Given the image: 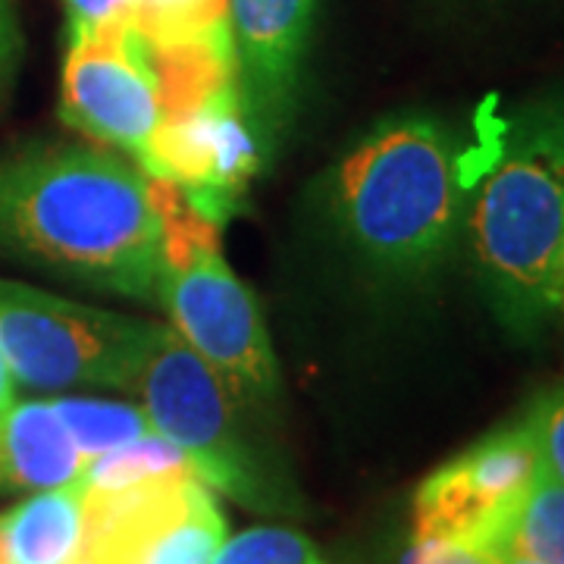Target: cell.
Returning <instances> with one entry per match:
<instances>
[{
  "label": "cell",
  "instance_id": "obj_11",
  "mask_svg": "<svg viewBox=\"0 0 564 564\" xmlns=\"http://www.w3.org/2000/svg\"><path fill=\"white\" fill-rule=\"evenodd\" d=\"M0 452L13 492H41L76 484L88 464L51 402L3 408Z\"/></svg>",
  "mask_w": 564,
  "mask_h": 564
},
{
  "label": "cell",
  "instance_id": "obj_4",
  "mask_svg": "<svg viewBox=\"0 0 564 564\" xmlns=\"http://www.w3.org/2000/svg\"><path fill=\"white\" fill-rule=\"evenodd\" d=\"M154 430L210 489L267 518H302L304 499L258 417L173 326L154 323L129 389Z\"/></svg>",
  "mask_w": 564,
  "mask_h": 564
},
{
  "label": "cell",
  "instance_id": "obj_1",
  "mask_svg": "<svg viewBox=\"0 0 564 564\" xmlns=\"http://www.w3.org/2000/svg\"><path fill=\"white\" fill-rule=\"evenodd\" d=\"M0 258L158 304L161 217L148 173L95 144L0 158Z\"/></svg>",
  "mask_w": 564,
  "mask_h": 564
},
{
  "label": "cell",
  "instance_id": "obj_16",
  "mask_svg": "<svg viewBox=\"0 0 564 564\" xmlns=\"http://www.w3.org/2000/svg\"><path fill=\"white\" fill-rule=\"evenodd\" d=\"M226 540V518L210 486L198 484L185 514L151 543L141 564H210Z\"/></svg>",
  "mask_w": 564,
  "mask_h": 564
},
{
  "label": "cell",
  "instance_id": "obj_22",
  "mask_svg": "<svg viewBox=\"0 0 564 564\" xmlns=\"http://www.w3.org/2000/svg\"><path fill=\"white\" fill-rule=\"evenodd\" d=\"M22 57V29L17 0H0V95L13 82Z\"/></svg>",
  "mask_w": 564,
  "mask_h": 564
},
{
  "label": "cell",
  "instance_id": "obj_17",
  "mask_svg": "<svg viewBox=\"0 0 564 564\" xmlns=\"http://www.w3.org/2000/svg\"><path fill=\"white\" fill-rule=\"evenodd\" d=\"M188 467H192V462L182 455V448H176L161 433H148L135 443L120 445L113 452H104L98 458H91L82 470L79 484L85 489H120V486L148 480V477L188 470Z\"/></svg>",
  "mask_w": 564,
  "mask_h": 564
},
{
  "label": "cell",
  "instance_id": "obj_5",
  "mask_svg": "<svg viewBox=\"0 0 564 564\" xmlns=\"http://www.w3.org/2000/svg\"><path fill=\"white\" fill-rule=\"evenodd\" d=\"M148 180L161 217L158 304L236 399L270 417L280 402V367L261 307L223 258L220 223L204 217L173 182Z\"/></svg>",
  "mask_w": 564,
  "mask_h": 564
},
{
  "label": "cell",
  "instance_id": "obj_24",
  "mask_svg": "<svg viewBox=\"0 0 564 564\" xmlns=\"http://www.w3.org/2000/svg\"><path fill=\"white\" fill-rule=\"evenodd\" d=\"M499 564H543V562H533V558H524V555H496Z\"/></svg>",
  "mask_w": 564,
  "mask_h": 564
},
{
  "label": "cell",
  "instance_id": "obj_18",
  "mask_svg": "<svg viewBox=\"0 0 564 564\" xmlns=\"http://www.w3.org/2000/svg\"><path fill=\"white\" fill-rule=\"evenodd\" d=\"M210 564H326L317 545L285 527H254L223 540Z\"/></svg>",
  "mask_w": 564,
  "mask_h": 564
},
{
  "label": "cell",
  "instance_id": "obj_13",
  "mask_svg": "<svg viewBox=\"0 0 564 564\" xmlns=\"http://www.w3.org/2000/svg\"><path fill=\"white\" fill-rule=\"evenodd\" d=\"M132 22L154 47H232L229 0H139Z\"/></svg>",
  "mask_w": 564,
  "mask_h": 564
},
{
  "label": "cell",
  "instance_id": "obj_3",
  "mask_svg": "<svg viewBox=\"0 0 564 564\" xmlns=\"http://www.w3.org/2000/svg\"><path fill=\"white\" fill-rule=\"evenodd\" d=\"M464 158L430 117L370 129L339 163L333 198L345 239L383 273H423L445 254L462 217Z\"/></svg>",
  "mask_w": 564,
  "mask_h": 564
},
{
  "label": "cell",
  "instance_id": "obj_10",
  "mask_svg": "<svg viewBox=\"0 0 564 564\" xmlns=\"http://www.w3.org/2000/svg\"><path fill=\"white\" fill-rule=\"evenodd\" d=\"M317 0H229V35L245 110L276 141L295 107Z\"/></svg>",
  "mask_w": 564,
  "mask_h": 564
},
{
  "label": "cell",
  "instance_id": "obj_12",
  "mask_svg": "<svg viewBox=\"0 0 564 564\" xmlns=\"http://www.w3.org/2000/svg\"><path fill=\"white\" fill-rule=\"evenodd\" d=\"M85 489H41L0 514V564H79Z\"/></svg>",
  "mask_w": 564,
  "mask_h": 564
},
{
  "label": "cell",
  "instance_id": "obj_6",
  "mask_svg": "<svg viewBox=\"0 0 564 564\" xmlns=\"http://www.w3.org/2000/svg\"><path fill=\"white\" fill-rule=\"evenodd\" d=\"M154 323L0 280V351L32 389H129Z\"/></svg>",
  "mask_w": 564,
  "mask_h": 564
},
{
  "label": "cell",
  "instance_id": "obj_23",
  "mask_svg": "<svg viewBox=\"0 0 564 564\" xmlns=\"http://www.w3.org/2000/svg\"><path fill=\"white\" fill-rule=\"evenodd\" d=\"M13 386H17L13 370H10V364H7L3 351H0V411L13 404Z\"/></svg>",
  "mask_w": 564,
  "mask_h": 564
},
{
  "label": "cell",
  "instance_id": "obj_21",
  "mask_svg": "<svg viewBox=\"0 0 564 564\" xmlns=\"http://www.w3.org/2000/svg\"><path fill=\"white\" fill-rule=\"evenodd\" d=\"M402 564H499V558L486 549L445 543V540H414L404 552Z\"/></svg>",
  "mask_w": 564,
  "mask_h": 564
},
{
  "label": "cell",
  "instance_id": "obj_8",
  "mask_svg": "<svg viewBox=\"0 0 564 564\" xmlns=\"http://www.w3.org/2000/svg\"><path fill=\"white\" fill-rule=\"evenodd\" d=\"M540 467L527 421L489 433L414 492V540H445L496 555Z\"/></svg>",
  "mask_w": 564,
  "mask_h": 564
},
{
  "label": "cell",
  "instance_id": "obj_20",
  "mask_svg": "<svg viewBox=\"0 0 564 564\" xmlns=\"http://www.w3.org/2000/svg\"><path fill=\"white\" fill-rule=\"evenodd\" d=\"M69 41L98 35L110 25L132 22L139 0H63Z\"/></svg>",
  "mask_w": 564,
  "mask_h": 564
},
{
  "label": "cell",
  "instance_id": "obj_7",
  "mask_svg": "<svg viewBox=\"0 0 564 564\" xmlns=\"http://www.w3.org/2000/svg\"><path fill=\"white\" fill-rule=\"evenodd\" d=\"M61 117L82 135L144 166L163 122V85L154 47L135 22L69 41Z\"/></svg>",
  "mask_w": 564,
  "mask_h": 564
},
{
  "label": "cell",
  "instance_id": "obj_2",
  "mask_svg": "<svg viewBox=\"0 0 564 564\" xmlns=\"http://www.w3.org/2000/svg\"><path fill=\"white\" fill-rule=\"evenodd\" d=\"M496 314L536 333L564 311V104H533L505 126L467 217Z\"/></svg>",
  "mask_w": 564,
  "mask_h": 564
},
{
  "label": "cell",
  "instance_id": "obj_15",
  "mask_svg": "<svg viewBox=\"0 0 564 564\" xmlns=\"http://www.w3.org/2000/svg\"><path fill=\"white\" fill-rule=\"evenodd\" d=\"M51 404L66 423L73 443L79 445L85 462L98 458L104 452H113L120 445L135 443L148 433H158L139 404L95 402V399H57Z\"/></svg>",
  "mask_w": 564,
  "mask_h": 564
},
{
  "label": "cell",
  "instance_id": "obj_14",
  "mask_svg": "<svg viewBox=\"0 0 564 564\" xmlns=\"http://www.w3.org/2000/svg\"><path fill=\"white\" fill-rule=\"evenodd\" d=\"M496 555H524L543 564H564V484L540 467L527 499L505 530Z\"/></svg>",
  "mask_w": 564,
  "mask_h": 564
},
{
  "label": "cell",
  "instance_id": "obj_9",
  "mask_svg": "<svg viewBox=\"0 0 564 564\" xmlns=\"http://www.w3.org/2000/svg\"><path fill=\"white\" fill-rule=\"evenodd\" d=\"M261 132L245 110L239 82L163 117L144 173L173 182L214 223H226L261 173Z\"/></svg>",
  "mask_w": 564,
  "mask_h": 564
},
{
  "label": "cell",
  "instance_id": "obj_19",
  "mask_svg": "<svg viewBox=\"0 0 564 564\" xmlns=\"http://www.w3.org/2000/svg\"><path fill=\"white\" fill-rule=\"evenodd\" d=\"M524 421L533 433L543 467L564 484V383L543 392L527 411Z\"/></svg>",
  "mask_w": 564,
  "mask_h": 564
}]
</instances>
